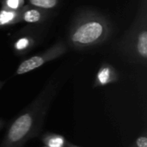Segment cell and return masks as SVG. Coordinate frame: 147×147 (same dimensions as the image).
Wrapping results in <instances>:
<instances>
[{"label": "cell", "instance_id": "obj_15", "mask_svg": "<svg viewBox=\"0 0 147 147\" xmlns=\"http://www.w3.org/2000/svg\"><path fill=\"white\" fill-rule=\"evenodd\" d=\"M43 147H47V146H43Z\"/></svg>", "mask_w": 147, "mask_h": 147}, {"label": "cell", "instance_id": "obj_7", "mask_svg": "<svg viewBox=\"0 0 147 147\" xmlns=\"http://www.w3.org/2000/svg\"><path fill=\"white\" fill-rule=\"evenodd\" d=\"M40 18V14L36 9L28 10L24 15V20L28 22H35L39 21Z\"/></svg>", "mask_w": 147, "mask_h": 147}, {"label": "cell", "instance_id": "obj_6", "mask_svg": "<svg viewBox=\"0 0 147 147\" xmlns=\"http://www.w3.org/2000/svg\"><path fill=\"white\" fill-rule=\"evenodd\" d=\"M98 78V82L100 84L104 85L106 84H108L110 80H111V72L109 71V68H104L102 69L97 76Z\"/></svg>", "mask_w": 147, "mask_h": 147}, {"label": "cell", "instance_id": "obj_11", "mask_svg": "<svg viewBox=\"0 0 147 147\" xmlns=\"http://www.w3.org/2000/svg\"><path fill=\"white\" fill-rule=\"evenodd\" d=\"M28 44V40L27 39H21L17 41V43L16 44V47L17 49H22L25 48Z\"/></svg>", "mask_w": 147, "mask_h": 147}, {"label": "cell", "instance_id": "obj_5", "mask_svg": "<svg viewBox=\"0 0 147 147\" xmlns=\"http://www.w3.org/2000/svg\"><path fill=\"white\" fill-rule=\"evenodd\" d=\"M138 50L139 53L143 56H147V32L143 31L140 36H139V41H138Z\"/></svg>", "mask_w": 147, "mask_h": 147}, {"label": "cell", "instance_id": "obj_10", "mask_svg": "<svg viewBox=\"0 0 147 147\" xmlns=\"http://www.w3.org/2000/svg\"><path fill=\"white\" fill-rule=\"evenodd\" d=\"M14 18V14L9 11H2L0 13V25L5 24Z\"/></svg>", "mask_w": 147, "mask_h": 147}, {"label": "cell", "instance_id": "obj_1", "mask_svg": "<svg viewBox=\"0 0 147 147\" xmlns=\"http://www.w3.org/2000/svg\"><path fill=\"white\" fill-rule=\"evenodd\" d=\"M50 102V96H42L22 110L10 123L0 147H22L36 137L44 123Z\"/></svg>", "mask_w": 147, "mask_h": 147}, {"label": "cell", "instance_id": "obj_3", "mask_svg": "<svg viewBox=\"0 0 147 147\" xmlns=\"http://www.w3.org/2000/svg\"><path fill=\"white\" fill-rule=\"evenodd\" d=\"M40 140L47 147H67L70 144V142L64 136L50 132L42 134Z\"/></svg>", "mask_w": 147, "mask_h": 147}, {"label": "cell", "instance_id": "obj_12", "mask_svg": "<svg viewBox=\"0 0 147 147\" xmlns=\"http://www.w3.org/2000/svg\"><path fill=\"white\" fill-rule=\"evenodd\" d=\"M8 5L13 9H16L19 5V0H8Z\"/></svg>", "mask_w": 147, "mask_h": 147}, {"label": "cell", "instance_id": "obj_8", "mask_svg": "<svg viewBox=\"0 0 147 147\" xmlns=\"http://www.w3.org/2000/svg\"><path fill=\"white\" fill-rule=\"evenodd\" d=\"M31 3L41 8H53L56 5L57 0H30Z\"/></svg>", "mask_w": 147, "mask_h": 147}, {"label": "cell", "instance_id": "obj_2", "mask_svg": "<svg viewBox=\"0 0 147 147\" xmlns=\"http://www.w3.org/2000/svg\"><path fill=\"white\" fill-rule=\"evenodd\" d=\"M102 26L96 22H91L82 25L73 34V40L82 44H88L97 40L102 34Z\"/></svg>", "mask_w": 147, "mask_h": 147}, {"label": "cell", "instance_id": "obj_14", "mask_svg": "<svg viewBox=\"0 0 147 147\" xmlns=\"http://www.w3.org/2000/svg\"><path fill=\"white\" fill-rule=\"evenodd\" d=\"M67 147H80V146H75V145H72L71 143H70V144L67 146Z\"/></svg>", "mask_w": 147, "mask_h": 147}, {"label": "cell", "instance_id": "obj_9", "mask_svg": "<svg viewBox=\"0 0 147 147\" xmlns=\"http://www.w3.org/2000/svg\"><path fill=\"white\" fill-rule=\"evenodd\" d=\"M129 147H147L146 134L144 133L140 135Z\"/></svg>", "mask_w": 147, "mask_h": 147}, {"label": "cell", "instance_id": "obj_13", "mask_svg": "<svg viewBox=\"0 0 147 147\" xmlns=\"http://www.w3.org/2000/svg\"><path fill=\"white\" fill-rule=\"evenodd\" d=\"M4 124H5V121H4V120H3V119H1V118H0V130H1V129L3 127Z\"/></svg>", "mask_w": 147, "mask_h": 147}, {"label": "cell", "instance_id": "obj_4", "mask_svg": "<svg viewBox=\"0 0 147 147\" xmlns=\"http://www.w3.org/2000/svg\"><path fill=\"white\" fill-rule=\"evenodd\" d=\"M44 64V59L43 58L40 57V56H34L32 57L27 60H25L24 62H22L17 71H16V74L21 75V74H24L27 73L30 71H33L34 69H36L38 67H40V65H42Z\"/></svg>", "mask_w": 147, "mask_h": 147}]
</instances>
